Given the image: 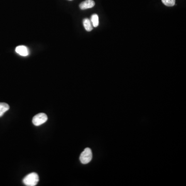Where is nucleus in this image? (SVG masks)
Returning <instances> with one entry per match:
<instances>
[{
	"label": "nucleus",
	"instance_id": "obj_1",
	"mask_svg": "<svg viewBox=\"0 0 186 186\" xmlns=\"http://www.w3.org/2000/svg\"><path fill=\"white\" fill-rule=\"evenodd\" d=\"M39 182V176L37 173L35 172L27 175L23 179L24 184L28 186H35Z\"/></svg>",
	"mask_w": 186,
	"mask_h": 186
},
{
	"label": "nucleus",
	"instance_id": "obj_2",
	"mask_svg": "<svg viewBox=\"0 0 186 186\" xmlns=\"http://www.w3.org/2000/svg\"><path fill=\"white\" fill-rule=\"evenodd\" d=\"M92 158L93 154L91 150L89 148H86L80 155V161L82 164H87L91 161Z\"/></svg>",
	"mask_w": 186,
	"mask_h": 186
},
{
	"label": "nucleus",
	"instance_id": "obj_3",
	"mask_svg": "<svg viewBox=\"0 0 186 186\" xmlns=\"http://www.w3.org/2000/svg\"><path fill=\"white\" fill-rule=\"evenodd\" d=\"M47 120V115L44 113H40L36 114L35 116L33 117L32 122L35 126H39L46 123Z\"/></svg>",
	"mask_w": 186,
	"mask_h": 186
},
{
	"label": "nucleus",
	"instance_id": "obj_4",
	"mask_svg": "<svg viewBox=\"0 0 186 186\" xmlns=\"http://www.w3.org/2000/svg\"><path fill=\"white\" fill-rule=\"evenodd\" d=\"M16 52L19 55L26 57L29 55L30 52L29 50L26 46H17L16 48Z\"/></svg>",
	"mask_w": 186,
	"mask_h": 186
},
{
	"label": "nucleus",
	"instance_id": "obj_5",
	"mask_svg": "<svg viewBox=\"0 0 186 186\" xmlns=\"http://www.w3.org/2000/svg\"><path fill=\"white\" fill-rule=\"evenodd\" d=\"M95 3L93 0H86L79 5V7L81 10H86L91 8L95 6Z\"/></svg>",
	"mask_w": 186,
	"mask_h": 186
},
{
	"label": "nucleus",
	"instance_id": "obj_6",
	"mask_svg": "<svg viewBox=\"0 0 186 186\" xmlns=\"http://www.w3.org/2000/svg\"><path fill=\"white\" fill-rule=\"evenodd\" d=\"M83 24L84 28L88 32L91 31L93 29V25L92 24L91 21L88 18H85L83 20Z\"/></svg>",
	"mask_w": 186,
	"mask_h": 186
},
{
	"label": "nucleus",
	"instance_id": "obj_7",
	"mask_svg": "<svg viewBox=\"0 0 186 186\" xmlns=\"http://www.w3.org/2000/svg\"><path fill=\"white\" fill-rule=\"evenodd\" d=\"M10 109V106L7 103H0V118L2 117L4 113Z\"/></svg>",
	"mask_w": 186,
	"mask_h": 186
},
{
	"label": "nucleus",
	"instance_id": "obj_8",
	"mask_svg": "<svg viewBox=\"0 0 186 186\" xmlns=\"http://www.w3.org/2000/svg\"><path fill=\"white\" fill-rule=\"evenodd\" d=\"M91 21L93 27L94 28L98 27L99 25V17L98 15L96 13L92 15L91 18Z\"/></svg>",
	"mask_w": 186,
	"mask_h": 186
},
{
	"label": "nucleus",
	"instance_id": "obj_9",
	"mask_svg": "<svg viewBox=\"0 0 186 186\" xmlns=\"http://www.w3.org/2000/svg\"><path fill=\"white\" fill-rule=\"evenodd\" d=\"M162 2L165 6L169 7L173 6L175 4V0H162Z\"/></svg>",
	"mask_w": 186,
	"mask_h": 186
},
{
	"label": "nucleus",
	"instance_id": "obj_10",
	"mask_svg": "<svg viewBox=\"0 0 186 186\" xmlns=\"http://www.w3.org/2000/svg\"><path fill=\"white\" fill-rule=\"evenodd\" d=\"M69 1H72V0H69Z\"/></svg>",
	"mask_w": 186,
	"mask_h": 186
}]
</instances>
